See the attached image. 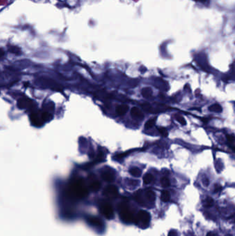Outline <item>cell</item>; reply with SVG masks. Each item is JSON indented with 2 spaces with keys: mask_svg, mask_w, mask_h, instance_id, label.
Returning a JSON list of instances; mask_svg holds the SVG:
<instances>
[{
  "mask_svg": "<svg viewBox=\"0 0 235 236\" xmlns=\"http://www.w3.org/2000/svg\"><path fill=\"white\" fill-rule=\"evenodd\" d=\"M209 110L212 112L221 113L222 111V107L219 104H214L210 106L209 107Z\"/></svg>",
  "mask_w": 235,
  "mask_h": 236,
  "instance_id": "obj_16",
  "label": "cell"
},
{
  "mask_svg": "<svg viewBox=\"0 0 235 236\" xmlns=\"http://www.w3.org/2000/svg\"><path fill=\"white\" fill-rule=\"evenodd\" d=\"M90 188L93 191H99V189L101 188V183L98 181H95L90 185Z\"/></svg>",
  "mask_w": 235,
  "mask_h": 236,
  "instance_id": "obj_19",
  "label": "cell"
},
{
  "mask_svg": "<svg viewBox=\"0 0 235 236\" xmlns=\"http://www.w3.org/2000/svg\"><path fill=\"white\" fill-rule=\"evenodd\" d=\"M119 211L120 217L122 220L125 222H130L133 221V216L132 213L129 211L128 208L125 203H121V204H119Z\"/></svg>",
  "mask_w": 235,
  "mask_h": 236,
  "instance_id": "obj_3",
  "label": "cell"
},
{
  "mask_svg": "<svg viewBox=\"0 0 235 236\" xmlns=\"http://www.w3.org/2000/svg\"><path fill=\"white\" fill-rule=\"evenodd\" d=\"M100 211L106 219H112L114 218V210L112 206L107 202H104L100 205Z\"/></svg>",
  "mask_w": 235,
  "mask_h": 236,
  "instance_id": "obj_4",
  "label": "cell"
},
{
  "mask_svg": "<svg viewBox=\"0 0 235 236\" xmlns=\"http://www.w3.org/2000/svg\"><path fill=\"white\" fill-rule=\"evenodd\" d=\"M131 115L135 118H143V113L139 108L133 107L131 109Z\"/></svg>",
  "mask_w": 235,
  "mask_h": 236,
  "instance_id": "obj_10",
  "label": "cell"
},
{
  "mask_svg": "<svg viewBox=\"0 0 235 236\" xmlns=\"http://www.w3.org/2000/svg\"><path fill=\"white\" fill-rule=\"evenodd\" d=\"M4 55V51L1 48H0V58H2Z\"/></svg>",
  "mask_w": 235,
  "mask_h": 236,
  "instance_id": "obj_28",
  "label": "cell"
},
{
  "mask_svg": "<svg viewBox=\"0 0 235 236\" xmlns=\"http://www.w3.org/2000/svg\"><path fill=\"white\" fill-rule=\"evenodd\" d=\"M118 189L114 185H109L104 191V195L108 198H115L118 196Z\"/></svg>",
  "mask_w": 235,
  "mask_h": 236,
  "instance_id": "obj_6",
  "label": "cell"
},
{
  "mask_svg": "<svg viewBox=\"0 0 235 236\" xmlns=\"http://www.w3.org/2000/svg\"><path fill=\"white\" fill-rule=\"evenodd\" d=\"M128 111V106L125 104L118 106L116 109V113L118 114L119 115H124V114L127 113Z\"/></svg>",
  "mask_w": 235,
  "mask_h": 236,
  "instance_id": "obj_11",
  "label": "cell"
},
{
  "mask_svg": "<svg viewBox=\"0 0 235 236\" xmlns=\"http://www.w3.org/2000/svg\"><path fill=\"white\" fill-rule=\"evenodd\" d=\"M203 184L205 186H208L209 185V180H208V178H205L203 179Z\"/></svg>",
  "mask_w": 235,
  "mask_h": 236,
  "instance_id": "obj_25",
  "label": "cell"
},
{
  "mask_svg": "<svg viewBox=\"0 0 235 236\" xmlns=\"http://www.w3.org/2000/svg\"><path fill=\"white\" fill-rule=\"evenodd\" d=\"M145 195H146V198L147 200L150 202H153L155 200L156 198V195L155 193L153 192V191H147L146 193H145Z\"/></svg>",
  "mask_w": 235,
  "mask_h": 236,
  "instance_id": "obj_15",
  "label": "cell"
},
{
  "mask_svg": "<svg viewBox=\"0 0 235 236\" xmlns=\"http://www.w3.org/2000/svg\"><path fill=\"white\" fill-rule=\"evenodd\" d=\"M103 180L108 182H112L115 180V176L109 171H105L102 173Z\"/></svg>",
  "mask_w": 235,
  "mask_h": 236,
  "instance_id": "obj_9",
  "label": "cell"
},
{
  "mask_svg": "<svg viewBox=\"0 0 235 236\" xmlns=\"http://www.w3.org/2000/svg\"><path fill=\"white\" fill-rule=\"evenodd\" d=\"M161 199L162 202H168L171 199V194H170L169 191H163L161 192Z\"/></svg>",
  "mask_w": 235,
  "mask_h": 236,
  "instance_id": "obj_13",
  "label": "cell"
},
{
  "mask_svg": "<svg viewBox=\"0 0 235 236\" xmlns=\"http://www.w3.org/2000/svg\"><path fill=\"white\" fill-rule=\"evenodd\" d=\"M68 194L72 198L82 199L88 195V189L82 180L73 181L68 187Z\"/></svg>",
  "mask_w": 235,
  "mask_h": 236,
  "instance_id": "obj_1",
  "label": "cell"
},
{
  "mask_svg": "<svg viewBox=\"0 0 235 236\" xmlns=\"http://www.w3.org/2000/svg\"><path fill=\"white\" fill-rule=\"evenodd\" d=\"M207 236H216V235H215V234L212 233V232H209V233L207 234Z\"/></svg>",
  "mask_w": 235,
  "mask_h": 236,
  "instance_id": "obj_29",
  "label": "cell"
},
{
  "mask_svg": "<svg viewBox=\"0 0 235 236\" xmlns=\"http://www.w3.org/2000/svg\"><path fill=\"white\" fill-rule=\"evenodd\" d=\"M17 105L20 109H33L34 103L30 99L24 97L18 101Z\"/></svg>",
  "mask_w": 235,
  "mask_h": 236,
  "instance_id": "obj_7",
  "label": "cell"
},
{
  "mask_svg": "<svg viewBox=\"0 0 235 236\" xmlns=\"http://www.w3.org/2000/svg\"><path fill=\"white\" fill-rule=\"evenodd\" d=\"M143 183H144L145 184H150V183L153 182V175H151L150 173L145 174V176H143Z\"/></svg>",
  "mask_w": 235,
  "mask_h": 236,
  "instance_id": "obj_18",
  "label": "cell"
},
{
  "mask_svg": "<svg viewBox=\"0 0 235 236\" xmlns=\"http://www.w3.org/2000/svg\"><path fill=\"white\" fill-rule=\"evenodd\" d=\"M130 173L132 176L134 177H137V178H138V177L141 176V171L139 168L134 167V168H132L130 170Z\"/></svg>",
  "mask_w": 235,
  "mask_h": 236,
  "instance_id": "obj_17",
  "label": "cell"
},
{
  "mask_svg": "<svg viewBox=\"0 0 235 236\" xmlns=\"http://www.w3.org/2000/svg\"><path fill=\"white\" fill-rule=\"evenodd\" d=\"M227 140H228V142H234V137L233 135H227Z\"/></svg>",
  "mask_w": 235,
  "mask_h": 236,
  "instance_id": "obj_26",
  "label": "cell"
},
{
  "mask_svg": "<svg viewBox=\"0 0 235 236\" xmlns=\"http://www.w3.org/2000/svg\"><path fill=\"white\" fill-rule=\"evenodd\" d=\"M221 186L220 185L216 184L215 186H214V192L215 193L219 192V191H221Z\"/></svg>",
  "mask_w": 235,
  "mask_h": 236,
  "instance_id": "obj_27",
  "label": "cell"
},
{
  "mask_svg": "<svg viewBox=\"0 0 235 236\" xmlns=\"http://www.w3.org/2000/svg\"><path fill=\"white\" fill-rule=\"evenodd\" d=\"M9 50L11 53H12L17 55H19L21 53V49H20L19 47H17V46H11V47H9Z\"/></svg>",
  "mask_w": 235,
  "mask_h": 236,
  "instance_id": "obj_21",
  "label": "cell"
},
{
  "mask_svg": "<svg viewBox=\"0 0 235 236\" xmlns=\"http://www.w3.org/2000/svg\"><path fill=\"white\" fill-rule=\"evenodd\" d=\"M141 94L145 98L147 97H150L153 95V90H152L151 88L150 87H145V88H143L141 91Z\"/></svg>",
  "mask_w": 235,
  "mask_h": 236,
  "instance_id": "obj_14",
  "label": "cell"
},
{
  "mask_svg": "<svg viewBox=\"0 0 235 236\" xmlns=\"http://www.w3.org/2000/svg\"><path fill=\"white\" fill-rule=\"evenodd\" d=\"M150 220V216L148 212L141 210L139 211L137 215V223L139 225V227L145 228L148 226Z\"/></svg>",
  "mask_w": 235,
  "mask_h": 236,
  "instance_id": "obj_2",
  "label": "cell"
},
{
  "mask_svg": "<svg viewBox=\"0 0 235 236\" xmlns=\"http://www.w3.org/2000/svg\"><path fill=\"white\" fill-rule=\"evenodd\" d=\"M155 122H156V118L149 119V120L148 122H146V123L145 124V129H150V128L153 127H154V126H155Z\"/></svg>",
  "mask_w": 235,
  "mask_h": 236,
  "instance_id": "obj_22",
  "label": "cell"
},
{
  "mask_svg": "<svg viewBox=\"0 0 235 236\" xmlns=\"http://www.w3.org/2000/svg\"><path fill=\"white\" fill-rule=\"evenodd\" d=\"M159 131L163 137H167L168 135L167 130H166V128L164 127H159Z\"/></svg>",
  "mask_w": 235,
  "mask_h": 236,
  "instance_id": "obj_24",
  "label": "cell"
},
{
  "mask_svg": "<svg viewBox=\"0 0 235 236\" xmlns=\"http://www.w3.org/2000/svg\"><path fill=\"white\" fill-rule=\"evenodd\" d=\"M175 119H177V121L179 122L182 125H186V121L185 120V119L182 117L181 115H175Z\"/></svg>",
  "mask_w": 235,
  "mask_h": 236,
  "instance_id": "obj_23",
  "label": "cell"
},
{
  "mask_svg": "<svg viewBox=\"0 0 235 236\" xmlns=\"http://www.w3.org/2000/svg\"><path fill=\"white\" fill-rule=\"evenodd\" d=\"M160 182H161V186L164 187V188H167V187H169L171 186V182H170L169 179L166 177H163L160 180Z\"/></svg>",
  "mask_w": 235,
  "mask_h": 236,
  "instance_id": "obj_20",
  "label": "cell"
},
{
  "mask_svg": "<svg viewBox=\"0 0 235 236\" xmlns=\"http://www.w3.org/2000/svg\"><path fill=\"white\" fill-rule=\"evenodd\" d=\"M30 118L32 124L35 127H41L45 122L42 117V113L34 112L30 115Z\"/></svg>",
  "mask_w": 235,
  "mask_h": 236,
  "instance_id": "obj_5",
  "label": "cell"
},
{
  "mask_svg": "<svg viewBox=\"0 0 235 236\" xmlns=\"http://www.w3.org/2000/svg\"><path fill=\"white\" fill-rule=\"evenodd\" d=\"M203 205L206 208H210L214 205V200L211 197H208L203 200Z\"/></svg>",
  "mask_w": 235,
  "mask_h": 236,
  "instance_id": "obj_12",
  "label": "cell"
},
{
  "mask_svg": "<svg viewBox=\"0 0 235 236\" xmlns=\"http://www.w3.org/2000/svg\"><path fill=\"white\" fill-rule=\"evenodd\" d=\"M88 222L90 224V225L93 226V227H102L103 223L101 221V219L98 218V217H88Z\"/></svg>",
  "mask_w": 235,
  "mask_h": 236,
  "instance_id": "obj_8",
  "label": "cell"
},
{
  "mask_svg": "<svg viewBox=\"0 0 235 236\" xmlns=\"http://www.w3.org/2000/svg\"><path fill=\"white\" fill-rule=\"evenodd\" d=\"M226 236H232V235H226Z\"/></svg>",
  "mask_w": 235,
  "mask_h": 236,
  "instance_id": "obj_30",
  "label": "cell"
}]
</instances>
